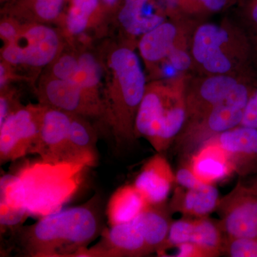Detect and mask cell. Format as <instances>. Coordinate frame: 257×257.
<instances>
[{
    "label": "cell",
    "instance_id": "1",
    "mask_svg": "<svg viewBox=\"0 0 257 257\" xmlns=\"http://www.w3.org/2000/svg\"><path fill=\"white\" fill-rule=\"evenodd\" d=\"M104 227L99 197L82 205L58 209L13 234L12 246L24 256H79Z\"/></svg>",
    "mask_w": 257,
    "mask_h": 257
},
{
    "label": "cell",
    "instance_id": "2",
    "mask_svg": "<svg viewBox=\"0 0 257 257\" xmlns=\"http://www.w3.org/2000/svg\"><path fill=\"white\" fill-rule=\"evenodd\" d=\"M102 65L106 73L104 120L116 144L128 145L136 140L135 120L146 91L147 77L130 45L109 48Z\"/></svg>",
    "mask_w": 257,
    "mask_h": 257
},
{
    "label": "cell",
    "instance_id": "3",
    "mask_svg": "<svg viewBox=\"0 0 257 257\" xmlns=\"http://www.w3.org/2000/svg\"><path fill=\"white\" fill-rule=\"evenodd\" d=\"M187 75L147 83L135 120V138L163 153L175 143L187 121Z\"/></svg>",
    "mask_w": 257,
    "mask_h": 257
},
{
    "label": "cell",
    "instance_id": "4",
    "mask_svg": "<svg viewBox=\"0 0 257 257\" xmlns=\"http://www.w3.org/2000/svg\"><path fill=\"white\" fill-rule=\"evenodd\" d=\"M167 204L151 205L132 220L105 229L101 239L79 256L141 257L162 253L171 224Z\"/></svg>",
    "mask_w": 257,
    "mask_h": 257
},
{
    "label": "cell",
    "instance_id": "5",
    "mask_svg": "<svg viewBox=\"0 0 257 257\" xmlns=\"http://www.w3.org/2000/svg\"><path fill=\"white\" fill-rule=\"evenodd\" d=\"M190 52L194 68L202 75L241 73L244 39L234 23L197 24L192 32Z\"/></svg>",
    "mask_w": 257,
    "mask_h": 257
},
{
    "label": "cell",
    "instance_id": "6",
    "mask_svg": "<svg viewBox=\"0 0 257 257\" xmlns=\"http://www.w3.org/2000/svg\"><path fill=\"white\" fill-rule=\"evenodd\" d=\"M250 94L249 88L244 82L229 99L204 116L186 121L172 145L182 162L188 160L193 154L213 137L239 126Z\"/></svg>",
    "mask_w": 257,
    "mask_h": 257
},
{
    "label": "cell",
    "instance_id": "7",
    "mask_svg": "<svg viewBox=\"0 0 257 257\" xmlns=\"http://www.w3.org/2000/svg\"><path fill=\"white\" fill-rule=\"evenodd\" d=\"M63 42L55 29L39 23H24L18 37L5 44L2 59L12 66L41 68L62 52Z\"/></svg>",
    "mask_w": 257,
    "mask_h": 257
},
{
    "label": "cell",
    "instance_id": "8",
    "mask_svg": "<svg viewBox=\"0 0 257 257\" xmlns=\"http://www.w3.org/2000/svg\"><path fill=\"white\" fill-rule=\"evenodd\" d=\"M42 105H20L0 124L2 165L36 154L40 140Z\"/></svg>",
    "mask_w": 257,
    "mask_h": 257
},
{
    "label": "cell",
    "instance_id": "9",
    "mask_svg": "<svg viewBox=\"0 0 257 257\" xmlns=\"http://www.w3.org/2000/svg\"><path fill=\"white\" fill-rule=\"evenodd\" d=\"M197 23L198 20L186 17L169 19L140 37L139 52L150 73L177 49L190 47L192 32Z\"/></svg>",
    "mask_w": 257,
    "mask_h": 257
},
{
    "label": "cell",
    "instance_id": "10",
    "mask_svg": "<svg viewBox=\"0 0 257 257\" xmlns=\"http://www.w3.org/2000/svg\"><path fill=\"white\" fill-rule=\"evenodd\" d=\"M40 104L72 114L104 119V101L75 82L55 78L50 74L40 83Z\"/></svg>",
    "mask_w": 257,
    "mask_h": 257
},
{
    "label": "cell",
    "instance_id": "11",
    "mask_svg": "<svg viewBox=\"0 0 257 257\" xmlns=\"http://www.w3.org/2000/svg\"><path fill=\"white\" fill-rule=\"evenodd\" d=\"M72 114L42 105L37 155L52 166L79 167L71 150L69 128Z\"/></svg>",
    "mask_w": 257,
    "mask_h": 257
},
{
    "label": "cell",
    "instance_id": "12",
    "mask_svg": "<svg viewBox=\"0 0 257 257\" xmlns=\"http://www.w3.org/2000/svg\"><path fill=\"white\" fill-rule=\"evenodd\" d=\"M216 211L224 239L257 237V199L239 184L220 198Z\"/></svg>",
    "mask_w": 257,
    "mask_h": 257
},
{
    "label": "cell",
    "instance_id": "13",
    "mask_svg": "<svg viewBox=\"0 0 257 257\" xmlns=\"http://www.w3.org/2000/svg\"><path fill=\"white\" fill-rule=\"evenodd\" d=\"M241 73L190 77L187 84V121L199 119L234 94L244 80ZM186 123V122H185Z\"/></svg>",
    "mask_w": 257,
    "mask_h": 257
},
{
    "label": "cell",
    "instance_id": "14",
    "mask_svg": "<svg viewBox=\"0 0 257 257\" xmlns=\"http://www.w3.org/2000/svg\"><path fill=\"white\" fill-rule=\"evenodd\" d=\"M224 242V234L218 221L211 219L209 216H184L179 220L172 221L162 253L168 248L190 243L207 248L214 257H217L222 254Z\"/></svg>",
    "mask_w": 257,
    "mask_h": 257
},
{
    "label": "cell",
    "instance_id": "15",
    "mask_svg": "<svg viewBox=\"0 0 257 257\" xmlns=\"http://www.w3.org/2000/svg\"><path fill=\"white\" fill-rule=\"evenodd\" d=\"M116 16L125 36L133 40L170 19L157 0H123Z\"/></svg>",
    "mask_w": 257,
    "mask_h": 257
},
{
    "label": "cell",
    "instance_id": "16",
    "mask_svg": "<svg viewBox=\"0 0 257 257\" xmlns=\"http://www.w3.org/2000/svg\"><path fill=\"white\" fill-rule=\"evenodd\" d=\"M175 182V173L162 153L152 157L140 170L134 185L150 205L165 204Z\"/></svg>",
    "mask_w": 257,
    "mask_h": 257
},
{
    "label": "cell",
    "instance_id": "17",
    "mask_svg": "<svg viewBox=\"0 0 257 257\" xmlns=\"http://www.w3.org/2000/svg\"><path fill=\"white\" fill-rule=\"evenodd\" d=\"M188 164L193 173L201 182L215 184L235 173L234 166L224 150L207 141L189 157Z\"/></svg>",
    "mask_w": 257,
    "mask_h": 257
},
{
    "label": "cell",
    "instance_id": "18",
    "mask_svg": "<svg viewBox=\"0 0 257 257\" xmlns=\"http://www.w3.org/2000/svg\"><path fill=\"white\" fill-rule=\"evenodd\" d=\"M0 224L1 231L8 229L13 234L23 226L29 213L26 192L20 176L5 175L1 178Z\"/></svg>",
    "mask_w": 257,
    "mask_h": 257
},
{
    "label": "cell",
    "instance_id": "19",
    "mask_svg": "<svg viewBox=\"0 0 257 257\" xmlns=\"http://www.w3.org/2000/svg\"><path fill=\"white\" fill-rule=\"evenodd\" d=\"M220 198L214 184H204L192 189L179 186L169 207L172 213L179 212L186 217H204L216 211Z\"/></svg>",
    "mask_w": 257,
    "mask_h": 257
},
{
    "label": "cell",
    "instance_id": "20",
    "mask_svg": "<svg viewBox=\"0 0 257 257\" xmlns=\"http://www.w3.org/2000/svg\"><path fill=\"white\" fill-rule=\"evenodd\" d=\"M222 149L234 166L236 173L242 172L245 161L257 157V128L236 126L208 140ZM207 143V142H206Z\"/></svg>",
    "mask_w": 257,
    "mask_h": 257
},
{
    "label": "cell",
    "instance_id": "21",
    "mask_svg": "<svg viewBox=\"0 0 257 257\" xmlns=\"http://www.w3.org/2000/svg\"><path fill=\"white\" fill-rule=\"evenodd\" d=\"M69 0H15L7 4V15L25 23H48L60 20Z\"/></svg>",
    "mask_w": 257,
    "mask_h": 257
},
{
    "label": "cell",
    "instance_id": "22",
    "mask_svg": "<svg viewBox=\"0 0 257 257\" xmlns=\"http://www.w3.org/2000/svg\"><path fill=\"white\" fill-rule=\"evenodd\" d=\"M100 0H69L60 19L69 37H79L106 16Z\"/></svg>",
    "mask_w": 257,
    "mask_h": 257
},
{
    "label": "cell",
    "instance_id": "23",
    "mask_svg": "<svg viewBox=\"0 0 257 257\" xmlns=\"http://www.w3.org/2000/svg\"><path fill=\"white\" fill-rule=\"evenodd\" d=\"M134 184L120 187L111 196L106 214L110 226L121 224L135 219L150 207Z\"/></svg>",
    "mask_w": 257,
    "mask_h": 257
},
{
    "label": "cell",
    "instance_id": "24",
    "mask_svg": "<svg viewBox=\"0 0 257 257\" xmlns=\"http://www.w3.org/2000/svg\"><path fill=\"white\" fill-rule=\"evenodd\" d=\"M69 138L71 150L79 166L94 162L97 138L87 117L72 114Z\"/></svg>",
    "mask_w": 257,
    "mask_h": 257
},
{
    "label": "cell",
    "instance_id": "25",
    "mask_svg": "<svg viewBox=\"0 0 257 257\" xmlns=\"http://www.w3.org/2000/svg\"><path fill=\"white\" fill-rule=\"evenodd\" d=\"M78 71L72 82L101 97V79L104 69L100 59L96 58L91 52H83L78 54Z\"/></svg>",
    "mask_w": 257,
    "mask_h": 257
},
{
    "label": "cell",
    "instance_id": "26",
    "mask_svg": "<svg viewBox=\"0 0 257 257\" xmlns=\"http://www.w3.org/2000/svg\"><path fill=\"white\" fill-rule=\"evenodd\" d=\"M237 0H178L179 13L193 20L226 11L236 4Z\"/></svg>",
    "mask_w": 257,
    "mask_h": 257
},
{
    "label": "cell",
    "instance_id": "27",
    "mask_svg": "<svg viewBox=\"0 0 257 257\" xmlns=\"http://www.w3.org/2000/svg\"><path fill=\"white\" fill-rule=\"evenodd\" d=\"M50 65V76L72 82L78 71V54L62 52Z\"/></svg>",
    "mask_w": 257,
    "mask_h": 257
},
{
    "label": "cell",
    "instance_id": "28",
    "mask_svg": "<svg viewBox=\"0 0 257 257\" xmlns=\"http://www.w3.org/2000/svg\"><path fill=\"white\" fill-rule=\"evenodd\" d=\"M222 254L230 257H257V237L224 239Z\"/></svg>",
    "mask_w": 257,
    "mask_h": 257
},
{
    "label": "cell",
    "instance_id": "29",
    "mask_svg": "<svg viewBox=\"0 0 257 257\" xmlns=\"http://www.w3.org/2000/svg\"><path fill=\"white\" fill-rule=\"evenodd\" d=\"M21 21L14 17L7 15L0 23V36L5 44L10 43L18 37L21 30Z\"/></svg>",
    "mask_w": 257,
    "mask_h": 257
},
{
    "label": "cell",
    "instance_id": "30",
    "mask_svg": "<svg viewBox=\"0 0 257 257\" xmlns=\"http://www.w3.org/2000/svg\"><path fill=\"white\" fill-rule=\"evenodd\" d=\"M175 182L179 187L186 189L197 188L204 184L196 177L188 164L185 162H182L180 167L176 172Z\"/></svg>",
    "mask_w": 257,
    "mask_h": 257
},
{
    "label": "cell",
    "instance_id": "31",
    "mask_svg": "<svg viewBox=\"0 0 257 257\" xmlns=\"http://www.w3.org/2000/svg\"><path fill=\"white\" fill-rule=\"evenodd\" d=\"M21 104H19L15 96L14 91L10 90L9 87L1 90L0 95V124L7 119L15 109Z\"/></svg>",
    "mask_w": 257,
    "mask_h": 257
},
{
    "label": "cell",
    "instance_id": "32",
    "mask_svg": "<svg viewBox=\"0 0 257 257\" xmlns=\"http://www.w3.org/2000/svg\"><path fill=\"white\" fill-rule=\"evenodd\" d=\"M240 125L257 128V88L250 94Z\"/></svg>",
    "mask_w": 257,
    "mask_h": 257
},
{
    "label": "cell",
    "instance_id": "33",
    "mask_svg": "<svg viewBox=\"0 0 257 257\" xmlns=\"http://www.w3.org/2000/svg\"><path fill=\"white\" fill-rule=\"evenodd\" d=\"M177 253L175 256L179 257H214L207 248L194 243H183L177 246Z\"/></svg>",
    "mask_w": 257,
    "mask_h": 257
},
{
    "label": "cell",
    "instance_id": "34",
    "mask_svg": "<svg viewBox=\"0 0 257 257\" xmlns=\"http://www.w3.org/2000/svg\"><path fill=\"white\" fill-rule=\"evenodd\" d=\"M12 65L2 61L0 64V89L8 87L10 79L13 78V74L11 69Z\"/></svg>",
    "mask_w": 257,
    "mask_h": 257
},
{
    "label": "cell",
    "instance_id": "35",
    "mask_svg": "<svg viewBox=\"0 0 257 257\" xmlns=\"http://www.w3.org/2000/svg\"><path fill=\"white\" fill-rule=\"evenodd\" d=\"M236 4L247 12L250 18L257 25V0H237Z\"/></svg>",
    "mask_w": 257,
    "mask_h": 257
},
{
    "label": "cell",
    "instance_id": "36",
    "mask_svg": "<svg viewBox=\"0 0 257 257\" xmlns=\"http://www.w3.org/2000/svg\"><path fill=\"white\" fill-rule=\"evenodd\" d=\"M3 3H6V4H9V3H13V2L15 1V0H1Z\"/></svg>",
    "mask_w": 257,
    "mask_h": 257
}]
</instances>
